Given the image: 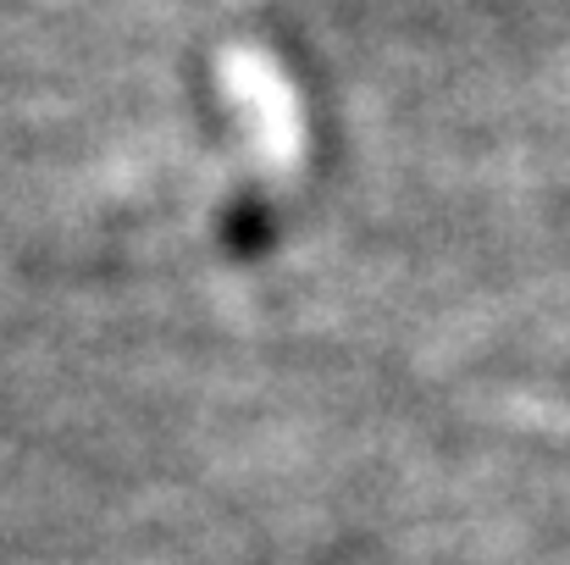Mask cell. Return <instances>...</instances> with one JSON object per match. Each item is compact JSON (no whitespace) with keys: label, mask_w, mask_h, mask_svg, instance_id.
<instances>
[{"label":"cell","mask_w":570,"mask_h":565,"mask_svg":"<svg viewBox=\"0 0 570 565\" xmlns=\"http://www.w3.org/2000/svg\"><path fill=\"white\" fill-rule=\"evenodd\" d=\"M222 78L238 89V100L249 106V117L261 123L266 134V156H277V167H294L299 162V145H305V123H299V106L288 95V84L277 78V67H266L261 56H222Z\"/></svg>","instance_id":"1"}]
</instances>
